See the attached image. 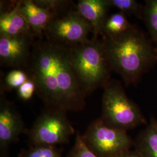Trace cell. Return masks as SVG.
<instances>
[{
    "label": "cell",
    "mask_w": 157,
    "mask_h": 157,
    "mask_svg": "<svg viewBox=\"0 0 157 157\" xmlns=\"http://www.w3.org/2000/svg\"><path fill=\"white\" fill-rule=\"evenodd\" d=\"M36 86L45 108L64 112L84 109L87 95L81 87L72 61V47L36 38L25 69Z\"/></svg>",
    "instance_id": "1"
},
{
    "label": "cell",
    "mask_w": 157,
    "mask_h": 157,
    "mask_svg": "<svg viewBox=\"0 0 157 157\" xmlns=\"http://www.w3.org/2000/svg\"><path fill=\"white\" fill-rule=\"evenodd\" d=\"M102 40L111 71L118 73L126 85L137 83L156 58L152 46L134 26L124 33Z\"/></svg>",
    "instance_id": "2"
},
{
    "label": "cell",
    "mask_w": 157,
    "mask_h": 157,
    "mask_svg": "<svg viewBox=\"0 0 157 157\" xmlns=\"http://www.w3.org/2000/svg\"><path fill=\"white\" fill-rule=\"evenodd\" d=\"M72 61L78 82L87 96L109 81L112 71L102 39L92 37L72 47Z\"/></svg>",
    "instance_id": "3"
},
{
    "label": "cell",
    "mask_w": 157,
    "mask_h": 157,
    "mask_svg": "<svg viewBox=\"0 0 157 157\" xmlns=\"http://www.w3.org/2000/svg\"><path fill=\"white\" fill-rule=\"evenodd\" d=\"M103 88L100 118L105 124L127 131L143 123L139 107L128 97L119 82L109 80Z\"/></svg>",
    "instance_id": "4"
},
{
    "label": "cell",
    "mask_w": 157,
    "mask_h": 157,
    "mask_svg": "<svg viewBox=\"0 0 157 157\" xmlns=\"http://www.w3.org/2000/svg\"><path fill=\"white\" fill-rule=\"evenodd\" d=\"M67 112L45 108L28 130L31 146H57L68 143L75 131Z\"/></svg>",
    "instance_id": "5"
},
{
    "label": "cell",
    "mask_w": 157,
    "mask_h": 157,
    "mask_svg": "<svg viewBox=\"0 0 157 157\" xmlns=\"http://www.w3.org/2000/svg\"><path fill=\"white\" fill-rule=\"evenodd\" d=\"M84 143L98 157H122L130 151L132 141L127 131L95 119L82 135Z\"/></svg>",
    "instance_id": "6"
},
{
    "label": "cell",
    "mask_w": 157,
    "mask_h": 157,
    "mask_svg": "<svg viewBox=\"0 0 157 157\" xmlns=\"http://www.w3.org/2000/svg\"><path fill=\"white\" fill-rule=\"evenodd\" d=\"M91 33H93L91 26L76 8L56 15L45 29L44 36L57 43L73 47L88 41Z\"/></svg>",
    "instance_id": "7"
},
{
    "label": "cell",
    "mask_w": 157,
    "mask_h": 157,
    "mask_svg": "<svg viewBox=\"0 0 157 157\" xmlns=\"http://www.w3.org/2000/svg\"><path fill=\"white\" fill-rule=\"evenodd\" d=\"M28 130L17 107L1 90L0 157H9L10 147L17 143L21 135L26 134Z\"/></svg>",
    "instance_id": "8"
},
{
    "label": "cell",
    "mask_w": 157,
    "mask_h": 157,
    "mask_svg": "<svg viewBox=\"0 0 157 157\" xmlns=\"http://www.w3.org/2000/svg\"><path fill=\"white\" fill-rule=\"evenodd\" d=\"M36 39L33 33L0 36L1 66L25 71Z\"/></svg>",
    "instance_id": "9"
},
{
    "label": "cell",
    "mask_w": 157,
    "mask_h": 157,
    "mask_svg": "<svg viewBox=\"0 0 157 157\" xmlns=\"http://www.w3.org/2000/svg\"><path fill=\"white\" fill-rule=\"evenodd\" d=\"M21 1H1L0 36L33 33L21 12Z\"/></svg>",
    "instance_id": "10"
},
{
    "label": "cell",
    "mask_w": 157,
    "mask_h": 157,
    "mask_svg": "<svg viewBox=\"0 0 157 157\" xmlns=\"http://www.w3.org/2000/svg\"><path fill=\"white\" fill-rule=\"evenodd\" d=\"M111 7L109 0H79L76 10L93 28V37L102 35V29Z\"/></svg>",
    "instance_id": "11"
},
{
    "label": "cell",
    "mask_w": 157,
    "mask_h": 157,
    "mask_svg": "<svg viewBox=\"0 0 157 157\" xmlns=\"http://www.w3.org/2000/svg\"><path fill=\"white\" fill-rule=\"evenodd\" d=\"M20 10L36 38L44 36L45 29L56 15L37 6L33 0L21 1Z\"/></svg>",
    "instance_id": "12"
},
{
    "label": "cell",
    "mask_w": 157,
    "mask_h": 157,
    "mask_svg": "<svg viewBox=\"0 0 157 157\" xmlns=\"http://www.w3.org/2000/svg\"><path fill=\"white\" fill-rule=\"evenodd\" d=\"M137 152L143 157H157V122L151 119L137 142Z\"/></svg>",
    "instance_id": "13"
},
{
    "label": "cell",
    "mask_w": 157,
    "mask_h": 157,
    "mask_svg": "<svg viewBox=\"0 0 157 157\" xmlns=\"http://www.w3.org/2000/svg\"><path fill=\"white\" fill-rule=\"evenodd\" d=\"M133 27L124 14L118 12L107 17L102 29V36L111 37L128 31Z\"/></svg>",
    "instance_id": "14"
},
{
    "label": "cell",
    "mask_w": 157,
    "mask_h": 157,
    "mask_svg": "<svg viewBox=\"0 0 157 157\" xmlns=\"http://www.w3.org/2000/svg\"><path fill=\"white\" fill-rule=\"evenodd\" d=\"M28 73L23 69H13L6 75L1 81V90L4 91H10L18 89L28 80Z\"/></svg>",
    "instance_id": "15"
},
{
    "label": "cell",
    "mask_w": 157,
    "mask_h": 157,
    "mask_svg": "<svg viewBox=\"0 0 157 157\" xmlns=\"http://www.w3.org/2000/svg\"><path fill=\"white\" fill-rule=\"evenodd\" d=\"M19 157H62L61 151L57 146H31L23 149Z\"/></svg>",
    "instance_id": "16"
},
{
    "label": "cell",
    "mask_w": 157,
    "mask_h": 157,
    "mask_svg": "<svg viewBox=\"0 0 157 157\" xmlns=\"http://www.w3.org/2000/svg\"><path fill=\"white\" fill-rule=\"evenodd\" d=\"M144 15L152 40L157 44V0L146 1Z\"/></svg>",
    "instance_id": "17"
},
{
    "label": "cell",
    "mask_w": 157,
    "mask_h": 157,
    "mask_svg": "<svg viewBox=\"0 0 157 157\" xmlns=\"http://www.w3.org/2000/svg\"><path fill=\"white\" fill-rule=\"evenodd\" d=\"M34 2L41 8L47 9L59 15L76 8L72 1L67 0H33Z\"/></svg>",
    "instance_id": "18"
},
{
    "label": "cell",
    "mask_w": 157,
    "mask_h": 157,
    "mask_svg": "<svg viewBox=\"0 0 157 157\" xmlns=\"http://www.w3.org/2000/svg\"><path fill=\"white\" fill-rule=\"evenodd\" d=\"M111 7H114L124 14H133L140 17L141 13V6L135 0H109Z\"/></svg>",
    "instance_id": "19"
},
{
    "label": "cell",
    "mask_w": 157,
    "mask_h": 157,
    "mask_svg": "<svg viewBox=\"0 0 157 157\" xmlns=\"http://www.w3.org/2000/svg\"><path fill=\"white\" fill-rule=\"evenodd\" d=\"M67 157H98L91 151L84 143L82 135L78 132L75 144L69 152Z\"/></svg>",
    "instance_id": "20"
},
{
    "label": "cell",
    "mask_w": 157,
    "mask_h": 157,
    "mask_svg": "<svg viewBox=\"0 0 157 157\" xmlns=\"http://www.w3.org/2000/svg\"><path fill=\"white\" fill-rule=\"evenodd\" d=\"M36 93V86L33 80L30 78L17 89L18 98L23 101L30 100Z\"/></svg>",
    "instance_id": "21"
},
{
    "label": "cell",
    "mask_w": 157,
    "mask_h": 157,
    "mask_svg": "<svg viewBox=\"0 0 157 157\" xmlns=\"http://www.w3.org/2000/svg\"><path fill=\"white\" fill-rule=\"evenodd\" d=\"M122 157H143L142 155H141L140 154L137 152H133L129 151L127 154H126L125 155H124V156Z\"/></svg>",
    "instance_id": "22"
}]
</instances>
